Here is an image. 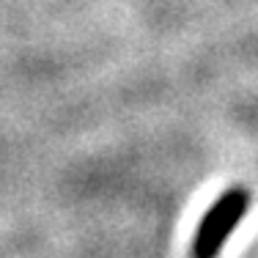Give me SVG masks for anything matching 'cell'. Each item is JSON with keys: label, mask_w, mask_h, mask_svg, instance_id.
Wrapping results in <instances>:
<instances>
[{"label": "cell", "mask_w": 258, "mask_h": 258, "mask_svg": "<svg viewBox=\"0 0 258 258\" xmlns=\"http://www.w3.org/2000/svg\"><path fill=\"white\" fill-rule=\"evenodd\" d=\"M250 206V192L247 189H231L228 195L217 201L206 212L204 223L195 231L192 242V258H214L220 253V247L225 244L228 233L236 228V223L242 220V214Z\"/></svg>", "instance_id": "obj_1"}]
</instances>
